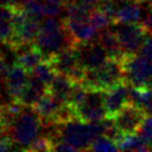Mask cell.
I'll list each match as a JSON object with an SVG mask.
<instances>
[{
  "instance_id": "obj_1",
  "label": "cell",
  "mask_w": 152,
  "mask_h": 152,
  "mask_svg": "<svg viewBox=\"0 0 152 152\" xmlns=\"http://www.w3.org/2000/svg\"><path fill=\"white\" fill-rule=\"evenodd\" d=\"M104 131L103 120L86 122L79 118H75L67 122L56 123L51 139L53 144L60 141L72 145L77 151H89L93 141L104 135Z\"/></svg>"
},
{
  "instance_id": "obj_2",
  "label": "cell",
  "mask_w": 152,
  "mask_h": 152,
  "mask_svg": "<svg viewBox=\"0 0 152 152\" xmlns=\"http://www.w3.org/2000/svg\"><path fill=\"white\" fill-rule=\"evenodd\" d=\"M6 134L16 149L27 150L34 140L42 133V119L34 107L23 106L20 112L8 122L4 123Z\"/></svg>"
},
{
  "instance_id": "obj_3",
  "label": "cell",
  "mask_w": 152,
  "mask_h": 152,
  "mask_svg": "<svg viewBox=\"0 0 152 152\" xmlns=\"http://www.w3.org/2000/svg\"><path fill=\"white\" fill-rule=\"evenodd\" d=\"M124 82V69L121 60L109 58L104 64L96 69L86 70L81 83L88 90H103Z\"/></svg>"
},
{
  "instance_id": "obj_4",
  "label": "cell",
  "mask_w": 152,
  "mask_h": 152,
  "mask_svg": "<svg viewBox=\"0 0 152 152\" xmlns=\"http://www.w3.org/2000/svg\"><path fill=\"white\" fill-rule=\"evenodd\" d=\"M124 81L135 88L152 87V61L141 55L126 56L122 60Z\"/></svg>"
},
{
  "instance_id": "obj_5",
  "label": "cell",
  "mask_w": 152,
  "mask_h": 152,
  "mask_svg": "<svg viewBox=\"0 0 152 152\" xmlns=\"http://www.w3.org/2000/svg\"><path fill=\"white\" fill-rule=\"evenodd\" d=\"M34 45L42 52L45 59L48 60L61 50L76 46L77 42L72 37L70 30L64 25L62 28L57 30L39 31L38 36L34 40Z\"/></svg>"
},
{
  "instance_id": "obj_6",
  "label": "cell",
  "mask_w": 152,
  "mask_h": 152,
  "mask_svg": "<svg viewBox=\"0 0 152 152\" xmlns=\"http://www.w3.org/2000/svg\"><path fill=\"white\" fill-rule=\"evenodd\" d=\"M110 28L117 34L126 56L137 55L149 34L142 23L113 21Z\"/></svg>"
},
{
  "instance_id": "obj_7",
  "label": "cell",
  "mask_w": 152,
  "mask_h": 152,
  "mask_svg": "<svg viewBox=\"0 0 152 152\" xmlns=\"http://www.w3.org/2000/svg\"><path fill=\"white\" fill-rule=\"evenodd\" d=\"M104 92L103 90H88L83 102L77 108V118L86 122H97L108 117L104 107Z\"/></svg>"
},
{
  "instance_id": "obj_8",
  "label": "cell",
  "mask_w": 152,
  "mask_h": 152,
  "mask_svg": "<svg viewBox=\"0 0 152 152\" xmlns=\"http://www.w3.org/2000/svg\"><path fill=\"white\" fill-rule=\"evenodd\" d=\"M147 114L148 113L139 106L128 103L114 115L113 121L122 134H133L137 133Z\"/></svg>"
},
{
  "instance_id": "obj_9",
  "label": "cell",
  "mask_w": 152,
  "mask_h": 152,
  "mask_svg": "<svg viewBox=\"0 0 152 152\" xmlns=\"http://www.w3.org/2000/svg\"><path fill=\"white\" fill-rule=\"evenodd\" d=\"M76 48L78 52L79 64L86 70L100 67L109 59L108 52L98 42V40L77 43Z\"/></svg>"
},
{
  "instance_id": "obj_10",
  "label": "cell",
  "mask_w": 152,
  "mask_h": 152,
  "mask_svg": "<svg viewBox=\"0 0 152 152\" xmlns=\"http://www.w3.org/2000/svg\"><path fill=\"white\" fill-rule=\"evenodd\" d=\"M130 103L129 100V85L121 82L104 92V107L109 118H113L123 107Z\"/></svg>"
},
{
  "instance_id": "obj_11",
  "label": "cell",
  "mask_w": 152,
  "mask_h": 152,
  "mask_svg": "<svg viewBox=\"0 0 152 152\" xmlns=\"http://www.w3.org/2000/svg\"><path fill=\"white\" fill-rule=\"evenodd\" d=\"M30 73L28 70L19 64L9 68V71L6 76V83L11 97L18 101V98L21 94L22 90L29 81Z\"/></svg>"
},
{
  "instance_id": "obj_12",
  "label": "cell",
  "mask_w": 152,
  "mask_h": 152,
  "mask_svg": "<svg viewBox=\"0 0 152 152\" xmlns=\"http://www.w3.org/2000/svg\"><path fill=\"white\" fill-rule=\"evenodd\" d=\"M66 26L70 30L72 37L75 38L77 43L89 42L97 40L99 36V30H97L89 20L78 21V20H66Z\"/></svg>"
},
{
  "instance_id": "obj_13",
  "label": "cell",
  "mask_w": 152,
  "mask_h": 152,
  "mask_svg": "<svg viewBox=\"0 0 152 152\" xmlns=\"http://www.w3.org/2000/svg\"><path fill=\"white\" fill-rule=\"evenodd\" d=\"M47 92H48V87L30 76L28 83L18 98V101L22 103L23 106L36 107V104L42 99V97Z\"/></svg>"
},
{
  "instance_id": "obj_14",
  "label": "cell",
  "mask_w": 152,
  "mask_h": 152,
  "mask_svg": "<svg viewBox=\"0 0 152 152\" xmlns=\"http://www.w3.org/2000/svg\"><path fill=\"white\" fill-rule=\"evenodd\" d=\"M18 51V64L22 66L26 70L31 71L41 64L45 59L42 52L36 47L34 43H26L17 46Z\"/></svg>"
},
{
  "instance_id": "obj_15",
  "label": "cell",
  "mask_w": 152,
  "mask_h": 152,
  "mask_svg": "<svg viewBox=\"0 0 152 152\" xmlns=\"http://www.w3.org/2000/svg\"><path fill=\"white\" fill-rule=\"evenodd\" d=\"M64 104V102L60 101L59 99H57L48 91L34 108L40 114V117L42 119V123H53L55 117Z\"/></svg>"
},
{
  "instance_id": "obj_16",
  "label": "cell",
  "mask_w": 152,
  "mask_h": 152,
  "mask_svg": "<svg viewBox=\"0 0 152 152\" xmlns=\"http://www.w3.org/2000/svg\"><path fill=\"white\" fill-rule=\"evenodd\" d=\"M98 42L100 43L106 51L108 52L109 58L112 59H118L122 61L123 58L126 57L124 52H123L122 48L120 46V42L118 40L117 34H114V31L111 28H106V29L101 30L98 36Z\"/></svg>"
},
{
  "instance_id": "obj_17",
  "label": "cell",
  "mask_w": 152,
  "mask_h": 152,
  "mask_svg": "<svg viewBox=\"0 0 152 152\" xmlns=\"http://www.w3.org/2000/svg\"><path fill=\"white\" fill-rule=\"evenodd\" d=\"M73 82L75 81L67 75L57 72L55 79L48 87V91L52 96H55L57 99H59L60 101H62L64 103H68V99L71 92Z\"/></svg>"
},
{
  "instance_id": "obj_18",
  "label": "cell",
  "mask_w": 152,
  "mask_h": 152,
  "mask_svg": "<svg viewBox=\"0 0 152 152\" xmlns=\"http://www.w3.org/2000/svg\"><path fill=\"white\" fill-rule=\"evenodd\" d=\"M119 150L123 151H149L152 150L151 145L148 144L137 133L122 135L117 141Z\"/></svg>"
},
{
  "instance_id": "obj_19",
  "label": "cell",
  "mask_w": 152,
  "mask_h": 152,
  "mask_svg": "<svg viewBox=\"0 0 152 152\" xmlns=\"http://www.w3.org/2000/svg\"><path fill=\"white\" fill-rule=\"evenodd\" d=\"M29 73L30 76L34 77V79H37L40 82L45 83L47 87H49L52 80L55 79L57 71L55 70V68L52 67V64H50L49 60H43L41 64H39Z\"/></svg>"
},
{
  "instance_id": "obj_20",
  "label": "cell",
  "mask_w": 152,
  "mask_h": 152,
  "mask_svg": "<svg viewBox=\"0 0 152 152\" xmlns=\"http://www.w3.org/2000/svg\"><path fill=\"white\" fill-rule=\"evenodd\" d=\"M89 21L91 22V25H92L96 29L99 30V31H101V30L106 29V28H109L110 26H111V23L113 22V20H112L108 15H106L104 12H102L101 10H99V9L96 7V8L93 9L91 16H90Z\"/></svg>"
},
{
  "instance_id": "obj_21",
  "label": "cell",
  "mask_w": 152,
  "mask_h": 152,
  "mask_svg": "<svg viewBox=\"0 0 152 152\" xmlns=\"http://www.w3.org/2000/svg\"><path fill=\"white\" fill-rule=\"evenodd\" d=\"M119 147L113 139L107 135H101L94 140L89 151H117Z\"/></svg>"
},
{
  "instance_id": "obj_22",
  "label": "cell",
  "mask_w": 152,
  "mask_h": 152,
  "mask_svg": "<svg viewBox=\"0 0 152 152\" xmlns=\"http://www.w3.org/2000/svg\"><path fill=\"white\" fill-rule=\"evenodd\" d=\"M137 106L142 108L148 114L152 113V87L140 88L139 99L137 102Z\"/></svg>"
},
{
  "instance_id": "obj_23",
  "label": "cell",
  "mask_w": 152,
  "mask_h": 152,
  "mask_svg": "<svg viewBox=\"0 0 152 152\" xmlns=\"http://www.w3.org/2000/svg\"><path fill=\"white\" fill-rule=\"evenodd\" d=\"M137 134L140 135L142 139L150 144L152 148V114H147L142 121L140 128L137 131Z\"/></svg>"
},
{
  "instance_id": "obj_24",
  "label": "cell",
  "mask_w": 152,
  "mask_h": 152,
  "mask_svg": "<svg viewBox=\"0 0 152 152\" xmlns=\"http://www.w3.org/2000/svg\"><path fill=\"white\" fill-rule=\"evenodd\" d=\"M53 142L46 135H40L29 147L28 151H52Z\"/></svg>"
},
{
  "instance_id": "obj_25",
  "label": "cell",
  "mask_w": 152,
  "mask_h": 152,
  "mask_svg": "<svg viewBox=\"0 0 152 152\" xmlns=\"http://www.w3.org/2000/svg\"><path fill=\"white\" fill-rule=\"evenodd\" d=\"M15 27L12 20H0V41H10Z\"/></svg>"
},
{
  "instance_id": "obj_26",
  "label": "cell",
  "mask_w": 152,
  "mask_h": 152,
  "mask_svg": "<svg viewBox=\"0 0 152 152\" xmlns=\"http://www.w3.org/2000/svg\"><path fill=\"white\" fill-rule=\"evenodd\" d=\"M138 53L152 61V34L147 36V38H145L143 45H142V47H141V49H140Z\"/></svg>"
},
{
  "instance_id": "obj_27",
  "label": "cell",
  "mask_w": 152,
  "mask_h": 152,
  "mask_svg": "<svg viewBox=\"0 0 152 152\" xmlns=\"http://www.w3.org/2000/svg\"><path fill=\"white\" fill-rule=\"evenodd\" d=\"M27 0H0V6H10L15 8H21Z\"/></svg>"
},
{
  "instance_id": "obj_28",
  "label": "cell",
  "mask_w": 152,
  "mask_h": 152,
  "mask_svg": "<svg viewBox=\"0 0 152 152\" xmlns=\"http://www.w3.org/2000/svg\"><path fill=\"white\" fill-rule=\"evenodd\" d=\"M9 68H10V66L0 57V79H6V76L9 71Z\"/></svg>"
},
{
  "instance_id": "obj_29",
  "label": "cell",
  "mask_w": 152,
  "mask_h": 152,
  "mask_svg": "<svg viewBox=\"0 0 152 152\" xmlns=\"http://www.w3.org/2000/svg\"><path fill=\"white\" fill-rule=\"evenodd\" d=\"M82 2H85V4H91V6H94V7H97V4L101 1V0H80Z\"/></svg>"
},
{
  "instance_id": "obj_30",
  "label": "cell",
  "mask_w": 152,
  "mask_h": 152,
  "mask_svg": "<svg viewBox=\"0 0 152 152\" xmlns=\"http://www.w3.org/2000/svg\"><path fill=\"white\" fill-rule=\"evenodd\" d=\"M4 132H6V129H4V122H2V120L0 119V135L4 134Z\"/></svg>"
},
{
  "instance_id": "obj_31",
  "label": "cell",
  "mask_w": 152,
  "mask_h": 152,
  "mask_svg": "<svg viewBox=\"0 0 152 152\" xmlns=\"http://www.w3.org/2000/svg\"><path fill=\"white\" fill-rule=\"evenodd\" d=\"M2 114H4V107L0 106V119L2 118Z\"/></svg>"
},
{
  "instance_id": "obj_32",
  "label": "cell",
  "mask_w": 152,
  "mask_h": 152,
  "mask_svg": "<svg viewBox=\"0 0 152 152\" xmlns=\"http://www.w3.org/2000/svg\"><path fill=\"white\" fill-rule=\"evenodd\" d=\"M118 4H124V2H127V1H129V0H115Z\"/></svg>"
},
{
  "instance_id": "obj_33",
  "label": "cell",
  "mask_w": 152,
  "mask_h": 152,
  "mask_svg": "<svg viewBox=\"0 0 152 152\" xmlns=\"http://www.w3.org/2000/svg\"><path fill=\"white\" fill-rule=\"evenodd\" d=\"M59 1H61V2H62V4H68V2H70V1H72V0H59Z\"/></svg>"
}]
</instances>
